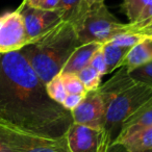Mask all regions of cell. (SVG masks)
<instances>
[{"label":"cell","mask_w":152,"mask_h":152,"mask_svg":"<svg viewBox=\"0 0 152 152\" xmlns=\"http://www.w3.org/2000/svg\"><path fill=\"white\" fill-rule=\"evenodd\" d=\"M45 86H46V91L49 97L54 102H56L59 105H61L63 102L65 101V99L67 98L68 92H67V90H66L61 75L57 74L56 76H54V77H53L49 83H47Z\"/></svg>","instance_id":"17"},{"label":"cell","mask_w":152,"mask_h":152,"mask_svg":"<svg viewBox=\"0 0 152 152\" xmlns=\"http://www.w3.org/2000/svg\"><path fill=\"white\" fill-rule=\"evenodd\" d=\"M81 45L72 24L58 25L20 50L44 85L59 74L77 47Z\"/></svg>","instance_id":"2"},{"label":"cell","mask_w":152,"mask_h":152,"mask_svg":"<svg viewBox=\"0 0 152 152\" xmlns=\"http://www.w3.org/2000/svg\"><path fill=\"white\" fill-rule=\"evenodd\" d=\"M134 83L135 80L130 76L128 70L125 67H121L119 72H117L105 83L100 86L97 90L103 101L104 106L107 105V103L113 98H115Z\"/></svg>","instance_id":"10"},{"label":"cell","mask_w":152,"mask_h":152,"mask_svg":"<svg viewBox=\"0 0 152 152\" xmlns=\"http://www.w3.org/2000/svg\"><path fill=\"white\" fill-rule=\"evenodd\" d=\"M149 127H152V98L123 123L113 143H121L133 133Z\"/></svg>","instance_id":"9"},{"label":"cell","mask_w":152,"mask_h":152,"mask_svg":"<svg viewBox=\"0 0 152 152\" xmlns=\"http://www.w3.org/2000/svg\"><path fill=\"white\" fill-rule=\"evenodd\" d=\"M130 76L137 83H141L152 88V61L147 65L129 71Z\"/></svg>","instance_id":"21"},{"label":"cell","mask_w":152,"mask_h":152,"mask_svg":"<svg viewBox=\"0 0 152 152\" xmlns=\"http://www.w3.org/2000/svg\"><path fill=\"white\" fill-rule=\"evenodd\" d=\"M105 152H128L124 147H123L121 144H117V143H112L110 146L107 147ZM145 152H152V150L149 151H145Z\"/></svg>","instance_id":"26"},{"label":"cell","mask_w":152,"mask_h":152,"mask_svg":"<svg viewBox=\"0 0 152 152\" xmlns=\"http://www.w3.org/2000/svg\"><path fill=\"white\" fill-rule=\"evenodd\" d=\"M152 61V37H147L129 50L122 64L128 71Z\"/></svg>","instance_id":"12"},{"label":"cell","mask_w":152,"mask_h":152,"mask_svg":"<svg viewBox=\"0 0 152 152\" xmlns=\"http://www.w3.org/2000/svg\"><path fill=\"white\" fill-rule=\"evenodd\" d=\"M59 2H61V0H44L40 9L46 10V11H57Z\"/></svg>","instance_id":"25"},{"label":"cell","mask_w":152,"mask_h":152,"mask_svg":"<svg viewBox=\"0 0 152 152\" xmlns=\"http://www.w3.org/2000/svg\"><path fill=\"white\" fill-rule=\"evenodd\" d=\"M73 123L95 129H103L105 106L98 91L87 92L83 101L71 110Z\"/></svg>","instance_id":"8"},{"label":"cell","mask_w":152,"mask_h":152,"mask_svg":"<svg viewBox=\"0 0 152 152\" xmlns=\"http://www.w3.org/2000/svg\"><path fill=\"white\" fill-rule=\"evenodd\" d=\"M149 25H152V16L149 18V19L147 20V21L145 22V23L143 24V25H142V27L140 28V29H142V28H144V27H147V26H149ZM140 29H139V30H140Z\"/></svg>","instance_id":"30"},{"label":"cell","mask_w":152,"mask_h":152,"mask_svg":"<svg viewBox=\"0 0 152 152\" xmlns=\"http://www.w3.org/2000/svg\"><path fill=\"white\" fill-rule=\"evenodd\" d=\"M100 2H104V0H87V3L90 7L93 4H96V3H100Z\"/></svg>","instance_id":"29"},{"label":"cell","mask_w":152,"mask_h":152,"mask_svg":"<svg viewBox=\"0 0 152 152\" xmlns=\"http://www.w3.org/2000/svg\"><path fill=\"white\" fill-rule=\"evenodd\" d=\"M68 95H85L87 94L83 83L80 81L77 74L73 73H59Z\"/></svg>","instance_id":"19"},{"label":"cell","mask_w":152,"mask_h":152,"mask_svg":"<svg viewBox=\"0 0 152 152\" xmlns=\"http://www.w3.org/2000/svg\"><path fill=\"white\" fill-rule=\"evenodd\" d=\"M101 46V44L95 42L81 44L70 55L69 59L67 61V63L65 64L63 70H61V73L77 74L83 68L90 65L92 56Z\"/></svg>","instance_id":"11"},{"label":"cell","mask_w":152,"mask_h":152,"mask_svg":"<svg viewBox=\"0 0 152 152\" xmlns=\"http://www.w3.org/2000/svg\"><path fill=\"white\" fill-rule=\"evenodd\" d=\"M90 66L93 67L95 70H97L102 76L106 75V64L104 59V55L102 52V49L100 47L92 56V59L90 61Z\"/></svg>","instance_id":"22"},{"label":"cell","mask_w":152,"mask_h":152,"mask_svg":"<svg viewBox=\"0 0 152 152\" xmlns=\"http://www.w3.org/2000/svg\"><path fill=\"white\" fill-rule=\"evenodd\" d=\"M137 31L146 34L147 37H152V25H149V26H147V27H144V28H142V29L137 30Z\"/></svg>","instance_id":"28"},{"label":"cell","mask_w":152,"mask_h":152,"mask_svg":"<svg viewBox=\"0 0 152 152\" xmlns=\"http://www.w3.org/2000/svg\"><path fill=\"white\" fill-rule=\"evenodd\" d=\"M0 152H16L1 131H0Z\"/></svg>","instance_id":"24"},{"label":"cell","mask_w":152,"mask_h":152,"mask_svg":"<svg viewBox=\"0 0 152 152\" xmlns=\"http://www.w3.org/2000/svg\"><path fill=\"white\" fill-rule=\"evenodd\" d=\"M106 64V74H110L122 67V64L130 48L121 47L110 42L104 43L101 46Z\"/></svg>","instance_id":"14"},{"label":"cell","mask_w":152,"mask_h":152,"mask_svg":"<svg viewBox=\"0 0 152 152\" xmlns=\"http://www.w3.org/2000/svg\"><path fill=\"white\" fill-rule=\"evenodd\" d=\"M70 152H105L110 145L103 129H95L72 123L65 133Z\"/></svg>","instance_id":"5"},{"label":"cell","mask_w":152,"mask_h":152,"mask_svg":"<svg viewBox=\"0 0 152 152\" xmlns=\"http://www.w3.org/2000/svg\"><path fill=\"white\" fill-rule=\"evenodd\" d=\"M121 144L128 152H145L152 150V127L133 133Z\"/></svg>","instance_id":"15"},{"label":"cell","mask_w":152,"mask_h":152,"mask_svg":"<svg viewBox=\"0 0 152 152\" xmlns=\"http://www.w3.org/2000/svg\"><path fill=\"white\" fill-rule=\"evenodd\" d=\"M44 0H23L21 3L22 5H25L28 7H34V9H40Z\"/></svg>","instance_id":"27"},{"label":"cell","mask_w":152,"mask_h":152,"mask_svg":"<svg viewBox=\"0 0 152 152\" xmlns=\"http://www.w3.org/2000/svg\"><path fill=\"white\" fill-rule=\"evenodd\" d=\"M89 7L87 0H61L57 11L61 13L64 22L75 26L87 13Z\"/></svg>","instance_id":"13"},{"label":"cell","mask_w":152,"mask_h":152,"mask_svg":"<svg viewBox=\"0 0 152 152\" xmlns=\"http://www.w3.org/2000/svg\"><path fill=\"white\" fill-rule=\"evenodd\" d=\"M152 98V88L135 81L113 98L105 106L103 130L110 144L118 135L123 123Z\"/></svg>","instance_id":"4"},{"label":"cell","mask_w":152,"mask_h":152,"mask_svg":"<svg viewBox=\"0 0 152 152\" xmlns=\"http://www.w3.org/2000/svg\"><path fill=\"white\" fill-rule=\"evenodd\" d=\"M77 76H78L80 81L83 83V87H85L87 92L96 91L101 86L102 75L90 65L87 66L86 68H83L81 71H79L77 73Z\"/></svg>","instance_id":"16"},{"label":"cell","mask_w":152,"mask_h":152,"mask_svg":"<svg viewBox=\"0 0 152 152\" xmlns=\"http://www.w3.org/2000/svg\"><path fill=\"white\" fill-rule=\"evenodd\" d=\"M148 1L149 0H123L121 7L123 13L128 18L129 23L137 21Z\"/></svg>","instance_id":"18"},{"label":"cell","mask_w":152,"mask_h":152,"mask_svg":"<svg viewBox=\"0 0 152 152\" xmlns=\"http://www.w3.org/2000/svg\"><path fill=\"white\" fill-rule=\"evenodd\" d=\"M17 10L23 18L29 44L46 34L63 21L58 11H46L22 4Z\"/></svg>","instance_id":"7"},{"label":"cell","mask_w":152,"mask_h":152,"mask_svg":"<svg viewBox=\"0 0 152 152\" xmlns=\"http://www.w3.org/2000/svg\"><path fill=\"white\" fill-rule=\"evenodd\" d=\"M0 118L25 130L64 137L73 123L71 112L48 96L20 51L0 53Z\"/></svg>","instance_id":"1"},{"label":"cell","mask_w":152,"mask_h":152,"mask_svg":"<svg viewBox=\"0 0 152 152\" xmlns=\"http://www.w3.org/2000/svg\"><path fill=\"white\" fill-rule=\"evenodd\" d=\"M29 44L22 15L18 10L0 16V53L20 51Z\"/></svg>","instance_id":"6"},{"label":"cell","mask_w":152,"mask_h":152,"mask_svg":"<svg viewBox=\"0 0 152 152\" xmlns=\"http://www.w3.org/2000/svg\"><path fill=\"white\" fill-rule=\"evenodd\" d=\"M145 38H147V36L140 31H130L124 32V34H121L119 36L115 37L114 39L110 41V43L115 45H118L121 47H126V48H132L133 46L140 43L141 41H143Z\"/></svg>","instance_id":"20"},{"label":"cell","mask_w":152,"mask_h":152,"mask_svg":"<svg viewBox=\"0 0 152 152\" xmlns=\"http://www.w3.org/2000/svg\"><path fill=\"white\" fill-rule=\"evenodd\" d=\"M74 28L81 44L95 42L101 45L131 30L129 24L119 21L104 2L91 5Z\"/></svg>","instance_id":"3"},{"label":"cell","mask_w":152,"mask_h":152,"mask_svg":"<svg viewBox=\"0 0 152 152\" xmlns=\"http://www.w3.org/2000/svg\"><path fill=\"white\" fill-rule=\"evenodd\" d=\"M151 16H152V0H149L148 3L146 4V7H144L143 12L141 13L140 17L137 18V21L133 22V23H128L129 26H130V29L133 30V31L139 30L140 28L142 27V25H143Z\"/></svg>","instance_id":"23"}]
</instances>
